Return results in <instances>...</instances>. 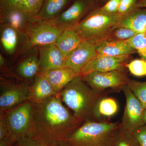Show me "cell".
<instances>
[{
    "instance_id": "cell-1",
    "label": "cell",
    "mask_w": 146,
    "mask_h": 146,
    "mask_svg": "<svg viewBox=\"0 0 146 146\" xmlns=\"http://www.w3.org/2000/svg\"><path fill=\"white\" fill-rule=\"evenodd\" d=\"M34 104L33 130L52 142H65L84 122L63 105L59 94Z\"/></svg>"
},
{
    "instance_id": "cell-2",
    "label": "cell",
    "mask_w": 146,
    "mask_h": 146,
    "mask_svg": "<svg viewBox=\"0 0 146 146\" xmlns=\"http://www.w3.org/2000/svg\"><path fill=\"white\" fill-rule=\"evenodd\" d=\"M106 92L92 89L78 76L71 81L59 94L60 99L76 117L84 121H96V108L106 96Z\"/></svg>"
},
{
    "instance_id": "cell-3",
    "label": "cell",
    "mask_w": 146,
    "mask_h": 146,
    "mask_svg": "<svg viewBox=\"0 0 146 146\" xmlns=\"http://www.w3.org/2000/svg\"><path fill=\"white\" fill-rule=\"evenodd\" d=\"M120 122L88 120L84 121L65 141L66 146H115Z\"/></svg>"
},
{
    "instance_id": "cell-4",
    "label": "cell",
    "mask_w": 146,
    "mask_h": 146,
    "mask_svg": "<svg viewBox=\"0 0 146 146\" xmlns=\"http://www.w3.org/2000/svg\"><path fill=\"white\" fill-rule=\"evenodd\" d=\"M123 15L110 13L101 9L90 11L75 28L82 39L98 44L109 37L112 32L118 27Z\"/></svg>"
},
{
    "instance_id": "cell-5",
    "label": "cell",
    "mask_w": 146,
    "mask_h": 146,
    "mask_svg": "<svg viewBox=\"0 0 146 146\" xmlns=\"http://www.w3.org/2000/svg\"><path fill=\"white\" fill-rule=\"evenodd\" d=\"M34 104L30 100L3 112L11 135L16 141L34 131L33 125Z\"/></svg>"
},
{
    "instance_id": "cell-6",
    "label": "cell",
    "mask_w": 146,
    "mask_h": 146,
    "mask_svg": "<svg viewBox=\"0 0 146 146\" xmlns=\"http://www.w3.org/2000/svg\"><path fill=\"white\" fill-rule=\"evenodd\" d=\"M31 85L25 80L17 82L1 80L0 112H4L29 100Z\"/></svg>"
},
{
    "instance_id": "cell-7",
    "label": "cell",
    "mask_w": 146,
    "mask_h": 146,
    "mask_svg": "<svg viewBox=\"0 0 146 146\" xmlns=\"http://www.w3.org/2000/svg\"><path fill=\"white\" fill-rule=\"evenodd\" d=\"M63 31L52 21L37 18L28 27L25 33L30 45L39 47L55 44Z\"/></svg>"
},
{
    "instance_id": "cell-8",
    "label": "cell",
    "mask_w": 146,
    "mask_h": 146,
    "mask_svg": "<svg viewBox=\"0 0 146 146\" xmlns=\"http://www.w3.org/2000/svg\"><path fill=\"white\" fill-rule=\"evenodd\" d=\"M122 90L125 96L126 104L120 122V127L122 130L133 132L145 125L143 119L144 109L127 85L124 86Z\"/></svg>"
},
{
    "instance_id": "cell-9",
    "label": "cell",
    "mask_w": 146,
    "mask_h": 146,
    "mask_svg": "<svg viewBox=\"0 0 146 146\" xmlns=\"http://www.w3.org/2000/svg\"><path fill=\"white\" fill-rule=\"evenodd\" d=\"M81 76L91 88L99 91L109 88L122 90L130 80L125 70L92 72Z\"/></svg>"
},
{
    "instance_id": "cell-10",
    "label": "cell",
    "mask_w": 146,
    "mask_h": 146,
    "mask_svg": "<svg viewBox=\"0 0 146 146\" xmlns=\"http://www.w3.org/2000/svg\"><path fill=\"white\" fill-rule=\"evenodd\" d=\"M93 4V0H76L69 8L52 21L63 30L75 29L88 14Z\"/></svg>"
},
{
    "instance_id": "cell-11",
    "label": "cell",
    "mask_w": 146,
    "mask_h": 146,
    "mask_svg": "<svg viewBox=\"0 0 146 146\" xmlns=\"http://www.w3.org/2000/svg\"><path fill=\"white\" fill-rule=\"evenodd\" d=\"M97 44L84 39L69 56L64 67L72 69L78 76L82 69L97 56Z\"/></svg>"
},
{
    "instance_id": "cell-12",
    "label": "cell",
    "mask_w": 146,
    "mask_h": 146,
    "mask_svg": "<svg viewBox=\"0 0 146 146\" xmlns=\"http://www.w3.org/2000/svg\"><path fill=\"white\" fill-rule=\"evenodd\" d=\"M129 56H112L97 55L82 70L79 76L92 72L125 70Z\"/></svg>"
},
{
    "instance_id": "cell-13",
    "label": "cell",
    "mask_w": 146,
    "mask_h": 146,
    "mask_svg": "<svg viewBox=\"0 0 146 146\" xmlns=\"http://www.w3.org/2000/svg\"><path fill=\"white\" fill-rule=\"evenodd\" d=\"M39 72L64 67L66 58L55 44L39 47Z\"/></svg>"
},
{
    "instance_id": "cell-14",
    "label": "cell",
    "mask_w": 146,
    "mask_h": 146,
    "mask_svg": "<svg viewBox=\"0 0 146 146\" xmlns=\"http://www.w3.org/2000/svg\"><path fill=\"white\" fill-rule=\"evenodd\" d=\"M97 55L112 56H130L136 51L127 40L107 38L97 44Z\"/></svg>"
},
{
    "instance_id": "cell-15",
    "label": "cell",
    "mask_w": 146,
    "mask_h": 146,
    "mask_svg": "<svg viewBox=\"0 0 146 146\" xmlns=\"http://www.w3.org/2000/svg\"><path fill=\"white\" fill-rule=\"evenodd\" d=\"M0 16L2 25L11 27L25 33L28 27L37 19L29 17L18 10H1Z\"/></svg>"
},
{
    "instance_id": "cell-16",
    "label": "cell",
    "mask_w": 146,
    "mask_h": 146,
    "mask_svg": "<svg viewBox=\"0 0 146 146\" xmlns=\"http://www.w3.org/2000/svg\"><path fill=\"white\" fill-rule=\"evenodd\" d=\"M59 94L55 91L43 73H38L31 85L29 100L33 104L39 103L50 97Z\"/></svg>"
},
{
    "instance_id": "cell-17",
    "label": "cell",
    "mask_w": 146,
    "mask_h": 146,
    "mask_svg": "<svg viewBox=\"0 0 146 146\" xmlns=\"http://www.w3.org/2000/svg\"><path fill=\"white\" fill-rule=\"evenodd\" d=\"M42 73L51 84L55 91L58 94L78 75L68 67L52 69Z\"/></svg>"
},
{
    "instance_id": "cell-18",
    "label": "cell",
    "mask_w": 146,
    "mask_h": 146,
    "mask_svg": "<svg viewBox=\"0 0 146 146\" xmlns=\"http://www.w3.org/2000/svg\"><path fill=\"white\" fill-rule=\"evenodd\" d=\"M145 8H133L123 15L118 27L127 28L139 33L146 31Z\"/></svg>"
},
{
    "instance_id": "cell-19",
    "label": "cell",
    "mask_w": 146,
    "mask_h": 146,
    "mask_svg": "<svg viewBox=\"0 0 146 146\" xmlns=\"http://www.w3.org/2000/svg\"><path fill=\"white\" fill-rule=\"evenodd\" d=\"M82 40L75 29H68L64 30L55 45L67 59Z\"/></svg>"
},
{
    "instance_id": "cell-20",
    "label": "cell",
    "mask_w": 146,
    "mask_h": 146,
    "mask_svg": "<svg viewBox=\"0 0 146 146\" xmlns=\"http://www.w3.org/2000/svg\"><path fill=\"white\" fill-rule=\"evenodd\" d=\"M24 34L25 33L18 31L11 27L2 25L1 42L3 49L6 53L9 55L15 54L20 45V37Z\"/></svg>"
},
{
    "instance_id": "cell-21",
    "label": "cell",
    "mask_w": 146,
    "mask_h": 146,
    "mask_svg": "<svg viewBox=\"0 0 146 146\" xmlns=\"http://www.w3.org/2000/svg\"><path fill=\"white\" fill-rule=\"evenodd\" d=\"M16 71L23 80L29 83L34 80L39 72V56L31 55L18 64Z\"/></svg>"
},
{
    "instance_id": "cell-22",
    "label": "cell",
    "mask_w": 146,
    "mask_h": 146,
    "mask_svg": "<svg viewBox=\"0 0 146 146\" xmlns=\"http://www.w3.org/2000/svg\"><path fill=\"white\" fill-rule=\"evenodd\" d=\"M70 0H45L36 18L40 20L52 21L62 13Z\"/></svg>"
},
{
    "instance_id": "cell-23",
    "label": "cell",
    "mask_w": 146,
    "mask_h": 146,
    "mask_svg": "<svg viewBox=\"0 0 146 146\" xmlns=\"http://www.w3.org/2000/svg\"><path fill=\"white\" fill-rule=\"evenodd\" d=\"M119 106L117 101L112 98H103L96 108L95 116L97 121L106 120L117 112Z\"/></svg>"
},
{
    "instance_id": "cell-24",
    "label": "cell",
    "mask_w": 146,
    "mask_h": 146,
    "mask_svg": "<svg viewBox=\"0 0 146 146\" xmlns=\"http://www.w3.org/2000/svg\"><path fill=\"white\" fill-rule=\"evenodd\" d=\"M52 142L34 131L15 141L12 146H50Z\"/></svg>"
},
{
    "instance_id": "cell-25",
    "label": "cell",
    "mask_w": 146,
    "mask_h": 146,
    "mask_svg": "<svg viewBox=\"0 0 146 146\" xmlns=\"http://www.w3.org/2000/svg\"><path fill=\"white\" fill-rule=\"evenodd\" d=\"M127 86L143 106L146 108V81L140 82L130 80Z\"/></svg>"
},
{
    "instance_id": "cell-26",
    "label": "cell",
    "mask_w": 146,
    "mask_h": 146,
    "mask_svg": "<svg viewBox=\"0 0 146 146\" xmlns=\"http://www.w3.org/2000/svg\"><path fill=\"white\" fill-rule=\"evenodd\" d=\"M127 41L141 58L146 61V31L138 33Z\"/></svg>"
},
{
    "instance_id": "cell-27",
    "label": "cell",
    "mask_w": 146,
    "mask_h": 146,
    "mask_svg": "<svg viewBox=\"0 0 146 146\" xmlns=\"http://www.w3.org/2000/svg\"><path fill=\"white\" fill-rule=\"evenodd\" d=\"M126 68L131 74L136 76H146V61L143 59H136L131 60L126 65Z\"/></svg>"
},
{
    "instance_id": "cell-28",
    "label": "cell",
    "mask_w": 146,
    "mask_h": 146,
    "mask_svg": "<svg viewBox=\"0 0 146 146\" xmlns=\"http://www.w3.org/2000/svg\"><path fill=\"white\" fill-rule=\"evenodd\" d=\"M139 33L131 29L125 27L117 28L110 34L108 38L117 40H127Z\"/></svg>"
},
{
    "instance_id": "cell-29",
    "label": "cell",
    "mask_w": 146,
    "mask_h": 146,
    "mask_svg": "<svg viewBox=\"0 0 146 146\" xmlns=\"http://www.w3.org/2000/svg\"><path fill=\"white\" fill-rule=\"evenodd\" d=\"M26 0H0V11L20 10Z\"/></svg>"
},
{
    "instance_id": "cell-30",
    "label": "cell",
    "mask_w": 146,
    "mask_h": 146,
    "mask_svg": "<svg viewBox=\"0 0 146 146\" xmlns=\"http://www.w3.org/2000/svg\"><path fill=\"white\" fill-rule=\"evenodd\" d=\"M121 0H108L103 6L100 7L105 12L110 13H117L119 11Z\"/></svg>"
},
{
    "instance_id": "cell-31",
    "label": "cell",
    "mask_w": 146,
    "mask_h": 146,
    "mask_svg": "<svg viewBox=\"0 0 146 146\" xmlns=\"http://www.w3.org/2000/svg\"><path fill=\"white\" fill-rule=\"evenodd\" d=\"M133 133L138 146H146V125L139 128Z\"/></svg>"
},
{
    "instance_id": "cell-32",
    "label": "cell",
    "mask_w": 146,
    "mask_h": 146,
    "mask_svg": "<svg viewBox=\"0 0 146 146\" xmlns=\"http://www.w3.org/2000/svg\"><path fill=\"white\" fill-rule=\"evenodd\" d=\"M138 0H121L118 13L122 15L133 8Z\"/></svg>"
},
{
    "instance_id": "cell-33",
    "label": "cell",
    "mask_w": 146,
    "mask_h": 146,
    "mask_svg": "<svg viewBox=\"0 0 146 146\" xmlns=\"http://www.w3.org/2000/svg\"><path fill=\"white\" fill-rule=\"evenodd\" d=\"M50 146H66L65 142L63 141H57L51 143Z\"/></svg>"
},
{
    "instance_id": "cell-34",
    "label": "cell",
    "mask_w": 146,
    "mask_h": 146,
    "mask_svg": "<svg viewBox=\"0 0 146 146\" xmlns=\"http://www.w3.org/2000/svg\"><path fill=\"white\" fill-rule=\"evenodd\" d=\"M143 119L145 125H146V108L144 109V110Z\"/></svg>"
},
{
    "instance_id": "cell-35",
    "label": "cell",
    "mask_w": 146,
    "mask_h": 146,
    "mask_svg": "<svg viewBox=\"0 0 146 146\" xmlns=\"http://www.w3.org/2000/svg\"><path fill=\"white\" fill-rule=\"evenodd\" d=\"M103 1H107L108 0H103Z\"/></svg>"
},
{
    "instance_id": "cell-36",
    "label": "cell",
    "mask_w": 146,
    "mask_h": 146,
    "mask_svg": "<svg viewBox=\"0 0 146 146\" xmlns=\"http://www.w3.org/2000/svg\"></svg>"
}]
</instances>
